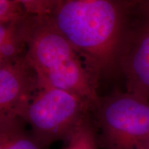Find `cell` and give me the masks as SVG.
<instances>
[{
    "instance_id": "6da1fadb",
    "label": "cell",
    "mask_w": 149,
    "mask_h": 149,
    "mask_svg": "<svg viewBox=\"0 0 149 149\" xmlns=\"http://www.w3.org/2000/svg\"><path fill=\"white\" fill-rule=\"evenodd\" d=\"M135 1L60 0L50 16L97 84L119 72L123 40Z\"/></svg>"
},
{
    "instance_id": "7a4b0ae2",
    "label": "cell",
    "mask_w": 149,
    "mask_h": 149,
    "mask_svg": "<svg viewBox=\"0 0 149 149\" xmlns=\"http://www.w3.org/2000/svg\"><path fill=\"white\" fill-rule=\"evenodd\" d=\"M23 32L25 57L36 72L39 83L76 93L94 105L100 97L98 84L51 17L28 15Z\"/></svg>"
},
{
    "instance_id": "3957f363",
    "label": "cell",
    "mask_w": 149,
    "mask_h": 149,
    "mask_svg": "<svg viewBox=\"0 0 149 149\" xmlns=\"http://www.w3.org/2000/svg\"><path fill=\"white\" fill-rule=\"evenodd\" d=\"M93 104L76 93L40 84L20 118L31 128V134L46 147L66 140L90 114Z\"/></svg>"
},
{
    "instance_id": "277c9868",
    "label": "cell",
    "mask_w": 149,
    "mask_h": 149,
    "mask_svg": "<svg viewBox=\"0 0 149 149\" xmlns=\"http://www.w3.org/2000/svg\"><path fill=\"white\" fill-rule=\"evenodd\" d=\"M95 122L105 149H143L149 137V100L116 91L93 105Z\"/></svg>"
},
{
    "instance_id": "5b68a950",
    "label": "cell",
    "mask_w": 149,
    "mask_h": 149,
    "mask_svg": "<svg viewBox=\"0 0 149 149\" xmlns=\"http://www.w3.org/2000/svg\"><path fill=\"white\" fill-rule=\"evenodd\" d=\"M118 69L126 91L149 100V1H136L132 9Z\"/></svg>"
},
{
    "instance_id": "8992f818",
    "label": "cell",
    "mask_w": 149,
    "mask_h": 149,
    "mask_svg": "<svg viewBox=\"0 0 149 149\" xmlns=\"http://www.w3.org/2000/svg\"><path fill=\"white\" fill-rule=\"evenodd\" d=\"M38 88V77L25 55L0 67V120L21 117Z\"/></svg>"
},
{
    "instance_id": "52a82bcc",
    "label": "cell",
    "mask_w": 149,
    "mask_h": 149,
    "mask_svg": "<svg viewBox=\"0 0 149 149\" xmlns=\"http://www.w3.org/2000/svg\"><path fill=\"white\" fill-rule=\"evenodd\" d=\"M19 117L0 120V149H44Z\"/></svg>"
},
{
    "instance_id": "ba28073f",
    "label": "cell",
    "mask_w": 149,
    "mask_h": 149,
    "mask_svg": "<svg viewBox=\"0 0 149 149\" xmlns=\"http://www.w3.org/2000/svg\"><path fill=\"white\" fill-rule=\"evenodd\" d=\"M65 141V149H97V137L90 115L78 124Z\"/></svg>"
},
{
    "instance_id": "9c48e42d",
    "label": "cell",
    "mask_w": 149,
    "mask_h": 149,
    "mask_svg": "<svg viewBox=\"0 0 149 149\" xmlns=\"http://www.w3.org/2000/svg\"><path fill=\"white\" fill-rule=\"evenodd\" d=\"M28 15L26 13L20 0H0V23H15Z\"/></svg>"
},
{
    "instance_id": "30bf717a",
    "label": "cell",
    "mask_w": 149,
    "mask_h": 149,
    "mask_svg": "<svg viewBox=\"0 0 149 149\" xmlns=\"http://www.w3.org/2000/svg\"><path fill=\"white\" fill-rule=\"evenodd\" d=\"M60 0H20L24 11L31 16L50 17L57 8Z\"/></svg>"
},
{
    "instance_id": "8fae6325",
    "label": "cell",
    "mask_w": 149,
    "mask_h": 149,
    "mask_svg": "<svg viewBox=\"0 0 149 149\" xmlns=\"http://www.w3.org/2000/svg\"><path fill=\"white\" fill-rule=\"evenodd\" d=\"M20 21L10 24L0 23V46L12 37V35L15 32L17 24Z\"/></svg>"
},
{
    "instance_id": "7c38bea8",
    "label": "cell",
    "mask_w": 149,
    "mask_h": 149,
    "mask_svg": "<svg viewBox=\"0 0 149 149\" xmlns=\"http://www.w3.org/2000/svg\"><path fill=\"white\" fill-rule=\"evenodd\" d=\"M9 62H11V61H8V59L6 58L3 55V54L1 53V51H0V67L3 66V65L8 64V63H9Z\"/></svg>"
},
{
    "instance_id": "4fadbf2b",
    "label": "cell",
    "mask_w": 149,
    "mask_h": 149,
    "mask_svg": "<svg viewBox=\"0 0 149 149\" xmlns=\"http://www.w3.org/2000/svg\"><path fill=\"white\" fill-rule=\"evenodd\" d=\"M143 149H149V137L145 142L144 146H143Z\"/></svg>"
}]
</instances>
